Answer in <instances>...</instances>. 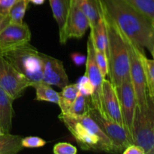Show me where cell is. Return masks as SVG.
<instances>
[{
	"label": "cell",
	"instance_id": "cell-11",
	"mask_svg": "<svg viewBox=\"0 0 154 154\" xmlns=\"http://www.w3.org/2000/svg\"><path fill=\"white\" fill-rule=\"evenodd\" d=\"M31 31L26 23H9L0 32V56L30 42Z\"/></svg>",
	"mask_w": 154,
	"mask_h": 154
},
{
	"label": "cell",
	"instance_id": "cell-39",
	"mask_svg": "<svg viewBox=\"0 0 154 154\" xmlns=\"http://www.w3.org/2000/svg\"><path fill=\"white\" fill-rule=\"evenodd\" d=\"M153 27H154V22L153 23Z\"/></svg>",
	"mask_w": 154,
	"mask_h": 154
},
{
	"label": "cell",
	"instance_id": "cell-20",
	"mask_svg": "<svg viewBox=\"0 0 154 154\" xmlns=\"http://www.w3.org/2000/svg\"><path fill=\"white\" fill-rule=\"evenodd\" d=\"M80 8L88 19L90 29L94 28L100 18V10L98 0H77Z\"/></svg>",
	"mask_w": 154,
	"mask_h": 154
},
{
	"label": "cell",
	"instance_id": "cell-26",
	"mask_svg": "<svg viewBox=\"0 0 154 154\" xmlns=\"http://www.w3.org/2000/svg\"><path fill=\"white\" fill-rule=\"evenodd\" d=\"M95 57L96 61L98 65L99 70H100L102 75L104 78L108 75V60L106 54L104 51L95 48Z\"/></svg>",
	"mask_w": 154,
	"mask_h": 154
},
{
	"label": "cell",
	"instance_id": "cell-16",
	"mask_svg": "<svg viewBox=\"0 0 154 154\" xmlns=\"http://www.w3.org/2000/svg\"><path fill=\"white\" fill-rule=\"evenodd\" d=\"M14 99L0 87V129L5 134L10 133L14 115Z\"/></svg>",
	"mask_w": 154,
	"mask_h": 154
},
{
	"label": "cell",
	"instance_id": "cell-37",
	"mask_svg": "<svg viewBox=\"0 0 154 154\" xmlns=\"http://www.w3.org/2000/svg\"><path fill=\"white\" fill-rule=\"evenodd\" d=\"M3 134H5V133H4V132H2V129H0V135H3Z\"/></svg>",
	"mask_w": 154,
	"mask_h": 154
},
{
	"label": "cell",
	"instance_id": "cell-24",
	"mask_svg": "<svg viewBox=\"0 0 154 154\" xmlns=\"http://www.w3.org/2000/svg\"><path fill=\"white\" fill-rule=\"evenodd\" d=\"M29 0H18L9 12L10 23L21 24L23 23V18L29 5Z\"/></svg>",
	"mask_w": 154,
	"mask_h": 154
},
{
	"label": "cell",
	"instance_id": "cell-31",
	"mask_svg": "<svg viewBox=\"0 0 154 154\" xmlns=\"http://www.w3.org/2000/svg\"><path fill=\"white\" fill-rule=\"evenodd\" d=\"M71 59H72V62L76 66H81L84 65L87 61V56L84 55L80 53L75 52L72 54L71 55Z\"/></svg>",
	"mask_w": 154,
	"mask_h": 154
},
{
	"label": "cell",
	"instance_id": "cell-28",
	"mask_svg": "<svg viewBox=\"0 0 154 154\" xmlns=\"http://www.w3.org/2000/svg\"><path fill=\"white\" fill-rule=\"evenodd\" d=\"M46 141L37 136H28L22 138V147L23 148H38L46 144Z\"/></svg>",
	"mask_w": 154,
	"mask_h": 154
},
{
	"label": "cell",
	"instance_id": "cell-33",
	"mask_svg": "<svg viewBox=\"0 0 154 154\" xmlns=\"http://www.w3.org/2000/svg\"><path fill=\"white\" fill-rule=\"evenodd\" d=\"M10 23V19H9V17H4L0 16V32L8 24Z\"/></svg>",
	"mask_w": 154,
	"mask_h": 154
},
{
	"label": "cell",
	"instance_id": "cell-22",
	"mask_svg": "<svg viewBox=\"0 0 154 154\" xmlns=\"http://www.w3.org/2000/svg\"><path fill=\"white\" fill-rule=\"evenodd\" d=\"M138 54L145 74L147 94L150 97L154 98V61L146 57L142 48H138Z\"/></svg>",
	"mask_w": 154,
	"mask_h": 154
},
{
	"label": "cell",
	"instance_id": "cell-19",
	"mask_svg": "<svg viewBox=\"0 0 154 154\" xmlns=\"http://www.w3.org/2000/svg\"><path fill=\"white\" fill-rule=\"evenodd\" d=\"M79 93V90L76 84H68L62 88V91L59 93L60 100L58 105L61 110V114H67L69 110L73 104Z\"/></svg>",
	"mask_w": 154,
	"mask_h": 154
},
{
	"label": "cell",
	"instance_id": "cell-23",
	"mask_svg": "<svg viewBox=\"0 0 154 154\" xmlns=\"http://www.w3.org/2000/svg\"><path fill=\"white\" fill-rule=\"evenodd\" d=\"M91 106V99L90 96H85L78 93L76 99L69 110L67 115L74 117L86 115L88 114L89 110Z\"/></svg>",
	"mask_w": 154,
	"mask_h": 154
},
{
	"label": "cell",
	"instance_id": "cell-25",
	"mask_svg": "<svg viewBox=\"0 0 154 154\" xmlns=\"http://www.w3.org/2000/svg\"><path fill=\"white\" fill-rule=\"evenodd\" d=\"M154 22V0H123Z\"/></svg>",
	"mask_w": 154,
	"mask_h": 154
},
{
	"label": "cell",
	"instance_id": "cell-35",
	"mask_svg": "<svg viewBox=\"0 0 154 154\" xmlns=\"http://www.w3.org/2000/svg\"><path fill=\"white\" fill-rule=\"evenodd\" d=\"M150 53H151V54H152V57H153V61H154V45H153V48H152V49H151V51H150Z\"/></svg>",
	"mask_w": 154,
	"mask_h": 154
},
{
	"label": "cell",
	"instance_id": "cell-15",
	"mask_svg": "<svg viewBox=\"0 0 154 154\" xmlns=\"http://www.w3.org/2000/svg\"><path fill=\"white\" fill-rule=\"evenodd\" d=\"M53 16L59 27V37L62 45H66V27L70 0H49Z\"/></svg>",
	"mask_w": 154,
	"mask_h": 154
},
{
	"label": "cell",
	"instance_id": "cell-12",
	"mask_svg": "<svg viewBox=\"0 0 154 154\" xmlns=\"http://www.w3.org/2000/svg\"><path fill=\"white\" fill-rule=\"evenodd\" d=\"M102 115L105 118L124 127L120 102L115 87L111 81L103 80L101 94Z\"/></svg>",
	"mask_w": 154,
	"mask_h": 154
},
{
	"label": "cell",
	"instance_id": "cell-4",
	"mask_svg": "<svg viewBox=\"0 0 154 154\" xmlns=\"http://www.w3.org/2000/svg\"><path fill=\"white\" fill-rule=\"evenodd\" d=\"M132 140L134 144L149 154L154 147V101L148 96L144 109L137 107L132 123Z\"/></svg>",
	"mask_w": 154,
	"mask_h": 154
},
{
	"label": "cell",
	"instance_id": "cell-14",
	"mask_svg": "<svg viewBox=\"0 0 154 154\" xmlns=\"http://www.w3.org/2000/svg\"><path fill=\"white\" fill-rule=\"evenodd\" d=\"M90 28V23L77 0H70L66 27V39L81 38Z\"/></svg>",
	"mask_w": 154,
	"mask_h": 154
},
{
	"label": "cell",
	"instance_id": "cell-7",
	"mask_svg": "<svg viewBox=\"0 0 154 154\" xmlns=\"http://www.w3.org/2000/svg\"><path fill=\"white\" fill-rule=\"evenodd\" d=\"M29 87H31V82L0 56V87L16 100L23 95Z\"/></svg>",
	"mask_w": 154,
	"mask_h": 154
},
{
	"label": "cell",
	"instance_id": "cell-32",
	"mask_svg": "<svg viewBox=\"0 0 154 154\" xmlns=\"http://www.w3.org/2000/svg\"><path fill=\"white\" fill-rule=\"evenodd\" d=\"M123 154H145L144 149L135 144L128 146L123 151Z\"/></svg>",
	"mask_w": 154,
	"mask_h": 154
},
{
	"label": "cell",
	"instance_id": "cell-13",
	"mask_svg": "<svg viewBox=\"0 0 154 154\" xmlns=\"http://www.w3.org/2000/svg\"><path fill=\"white\" fill-rule=\"evenodd\" d=\"M42 60V81L51 86L63 88L69 84V78L63 63L57 58L40 52Z\"/></svg>",
	"mask_w": 154,
	"mask_h": 154
},
{
	"label": "cell",
	"instance_id": "cell-29",
	"mask_svg": "<svg viewBox=\"0 0 154 154\" xmlns=\"http://www.w3.org/2000/svg\"><path fill=\"white\" fill-rule=\"evenodd\" d=\"M54 154H76L78 148L67 142H60L55 144L53 149Z\"/></svg>",
	"mask_w": 154,
	"mask_h": 154
},
{
	"label": "cell",
	"instance_id": "cell-6",
	"mask_svg": "<svg viewBox=\"0 0 154 154\" xmlns=\"http://www.w3.org/2000/svg\"><path fill=\"white\" fill-rule=\"evenodd\" d=\"M88 114L99 124L104 133L111 140L115 153H123L128 146L134 144L132 137L124 127L104 117L93 106L90 107Z\"/></svg>",
	"mask_w": 154,
	"mask_h": 154
},
{
	"label": "cell",
	"instance_id": "cell-10",
	"mask_svg": "<svg viewBox=\"0 0 154 154\" xmlns=\"http://www.w3.org/2000/svg\"><path fill=\"white\" fill-rule=\"evenodd\" d=\"M85 75L88 77L90 82L93 86V93L91 96L92 106L98 110L102 114V104H101V94H102V86L105 78L102 75L95 57V48L92 38L89 35L87 40V55L86 61Z\"/></svg>",
	"mask_w": 154,
	"mask_h": 154
},
{
	"label": "cell",
	"instance_id": "cell-27",
	"mask_svg": "<svg viewBox=\"0 0 154 154\" xmlns=\"http://www.w3.org/2000/svg\"><path fill=\"white\" fill-rule=\"evenodd\" d=\"M79 90V93L85 96H91L93 93V86L88 77L84 74L78 80L76 83Z\"/></svg>",
	"mask_w": 154,
	"mask_h": 154
},
{
	"label": "cell",
	"instance_id": "cell-18",
	"mask_svg": "<svg viewBox=\"0 0 154 154\" xmlns=\"http://www.w3.org/2000/svg\"><path fill=\"white\" fill-rule=\"evenodd\" d=\"M22 137L5 133L0 135V154H16L23 149Z\"/></svg>",
	"mask_w": 154,
	"mask_h": 154
},
{
	"label": "cell",
	"instance_id": "cell-30",
	"mask_svg": "<svg viewBox=\"0 0 154 154\" xmlns=\"http://www.w3.org/2000/svg\"><path fill=\"white\" fill-rule=\"evenodd\" d=\"M18 0H0V16L8 17L9 12Z\"/></svg>",
	"mask_w": 154,
	"mask_h": 154
},
{
	"label": "cell",
	"instance_id": "cell-2",
	"mask_svg": "<svg viewBox=\"0 0 154 154\" xmlns=\"http://www.w3.org/2000/svg\"><path fill=\"white\" fill-rule=\"evenodd\" d=\"M99 2V1H98ZM108 36V75L114 87L129 77V58L127 47L121 31L114 20L102 8L99 2Z\"/></svg>",
	"mask_w": 154,
	"mask_h": 154
},
{
	"label": "cell",
	"instance_id": "cell-9",
	"mask_svg": "<svg viewBox=\"0 0 154 154\" xmlns=\"http://www.w3.org/2000/svg\"><path fill=\"white\" fill-rule=\"evenodd\" d=\"M115 89L120 102L124 128L132 138V123L137 102L130 76L123 80L120 85L115 87Z\"/></svg>",
	"mask_w": 154,
	"mask_h": 154
},
{
	"label": "cell",
	"instance_id": "cell-36",
	"mask_svg": "<svg viewBox=\"0 0 154 154\" xmlns=\"http://www.w3.org/2000/svg\"><path fill=\"white\" fill-rule=\"evenodd\" d=\"M149 154H154V147H153V149H152V150H150V153H149Z\"/></svg>",
	"mask_w": 154,
	"mask_h": 154
},
{
	"label": "cell",
	"instance_id": "cell-3",
	"mask_svg": "<svg viewBox=\"0 0 154 154\" xmlns=\"http://www.w3.org/2000/svg\"><path fill=\"white\" fill-rule=\"evenodd\" d=\"M2 57L31 82H41L43 78L40 52L29 42L5 53Z\"/></svg>",
	"mask_w": 154,
	"mask_h": 154
},
{
	"label": "cell",
	"instance_id": "cell-34",
	"mask_svg": "<svg viewBox=\"0 0 154 154\" xmlns=\"http://www.w3.org/2000/svg\"><path fill=\"white\" fill-rule=\"evenodd\" d=\"M29 2H32V4L36 5H41L45 3V0H29Z\"/></svg>",
	"mask_w": 154,
	"mask_h": 154
},
{
	"label": "cell",
	"instance_id": "cell-5",
	"mask_svg": "<svg viewBox=\"0 0 154 154\" xmlns=\"http://www.w3.org/2000/svg\"><path fill=\"white\" fill-rule=\"evenodd\" d=\"M127 47L129 58V76L136 98L137 107L143 110L147 107V94L146 78L142 63L138 54V48L122 32Z\"/></svg>",
	"mask_w": 154,
	"mask_h": 154
},
{
	"label": "cell",
	"instance_id": "cell-8",
	"mask_svg": "<svg viewBox=\"0 0 154 154\" xmlns=\"http://www.w3.org/2000/svg\"><path fill=\"white\" fill-rule=\"evenodd\" d=\"M58 118L64 123L81 150L87 151H104L105 147L100 138L84 125L67 114H60Z\"/></svg>",
	"mask_w": 154,
	"mask_h": 154
},
{
	"label": "cell",
	"instance_id": "cell-21",
	"mask_svg": "<svg viewBox=\"0 0 154 154\" xmlns=\"http://www.w3.org/2000/svg\"><path fill=\"white\" fill-rule=\"evenodd\" d=\"M31 87L35 90L36 100L52 102L57 105L59 104V100H60L59 93L55 91L51 85L45 84L43 81H41V82L32 84Z\"/></svg>",
	"mask_w": 154,
	"mask_h": 154
},
{
	"label": "cell",
	"instance_id": "cell-17",
	"mask_svg": "<svg viewBox=\"0 0 154 154\" xmlns=\"http://www.w3.org/2000/svg\"><path fill=\"white\" fill-rule=\"evenodd\" d=\"M74 118L78 120V122H80L81 124L84 125L86 128H87L89 130L91 131L93 133H94L95 135H97L100 138L101 141H102V144H103L104 147H105V152H107V153H115L114 147H113L111 140L104 133V132L102 130V129L99 126V124L89 114L81 116V117H74Z\"/></svg>",
	"mask_w": 154,
	"mask_h": 154
},
{
	"label": "cell",
	"instance_id": "cell-38",
	"mask_svg": "<svg viewBox=\"0 0 154 154\" xmlns=\"http://www.w3.org/2000/svg\"><path fill=\"white\" fill-rule=\"evenodd\" d=\"M150 98H152V97H150ZM152 99H153V100L154 101V98H152Z\"/></svg>",
	"mask_w": 154,
	"mask_h": 154
},
{
	"label": "cell",
	"instance_id": "cell-1",
	"mask_svg": "<svg viewBox=\"0 0 154 154\" xmlns=\"http://www.w3.org/2000/svg\"><path fill=\"white\" fill-rule=\"evenodd\" d=\"M120 31L140 48L151 51L154 45L152 21L123 0H98Z\"/></svg>",
	"mask_w": 154,
	"mask_h": 154
}]
</instances>
